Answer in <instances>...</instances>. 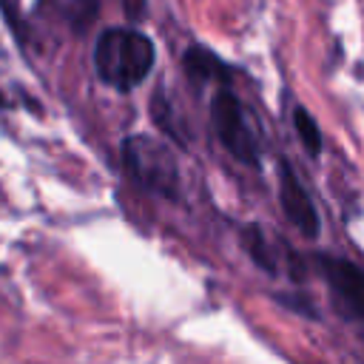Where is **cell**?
Returning <instances> with one entry per match:
<instances>
[{
  "instance_id": "cell-1",
  "label": "cell",
  "mask_w": 364,
  "mask_h": 364,
  "mask_svg": "<svg viewBox=\"0 0 364 364\" xmlns=\"http://www.w3.org/2000/svg\"><path fill=\"white\" fill-rule=\"evenodd\" d=\"M154 60H156L154 43L142 31L125 28V26L105 28L94 46L97 77L117 91L136 88L151 74Z\"/></svg>"
},
{
  "instance_id": "cell-2",
  "label": "cell",
  "mask_w": 364,
  "mask_h": 364,
  "mask_svg": "<svg viewBox=\"0 0 364 364\" xmlns=\"http://www.w3.org/2000/svg\"><path fill=\"white\" fill-rule=\"evenodd\" d=\"M122 165L139 188L165 199H179V165L162 139H154L148 134L128 136L122 142Z\"/></svg>"
},
{
  "instance_id": "cell-3",
  "label": "cell",
  "mask_w": 364,
  "mask_h": 364,
  "mask_svg": "<svg viewBox=\"0 0 364 364\" xmlns=\"http://www.w3.org/2000/svg\"><path fill=\"white\" fill-rule=\"evenodd\" d=\"M316 267L330 290V301L338 310V316L347 324H353L364 338V270L350 259L330 253H318Z\"/></svg>"
},
{
  "instance_id": "cell-4",
  "label": "cell",
  "mask_w": 364,
  "mask_h": 364,
  "mask_svg": "<svg viewBox=\"0 0 364 364\" xmlns=\"http://www.w3.org/2000/svg\"><path fill=\"white\" fill-rule=\"evenodd\" d=\"M210 125H213L222 148L233 159H239L242 165H259V145L247 125L245 108H242L239 97L225 85L210 97Z\"/></svg>"
},
{
  "instance_id": "cell-5",
  "label": "cell",
  "mask_w": 364,
  "mask_h": 364,
  "mask_svg": "<svg viewBox=\"0 0 364 364\" xmlns=\"http://www.w3.org/2000/svg\"><path fill=\"white\" fill-rule=\"evenodd\" d=\"M279 205L282 213L287 216V222L307 239H316L321 225H318V213L316 205L310 199V193L304 191V185L299 182V176L287 168V162H279Z\"/></svg>"
},
{
  "instance_id": "cell-6",
  "label": "cell",
  "mask_w": 364,
  "mask_h": 364,
  "mask_svg": "<svg viewBox=\"0 0 364 364\" xmlns=\"http://www.w3.org/2000/svg\"><path fill=\"white\" fill-rule=\"evenodd\" d=\"M185 71L196 82H210V80H222L225 77V65L210 51H205L199 46H191L185 51Z\"/></svg>"
},
{
  "instance_id": "cell-7",
  "label": "cell",
  "mask_w": 364,
  "mask_h": 364,
  "mask_svg": "<svg viewBox=\"0 0 364 364\" xmlns=\"http://www.w3.org/2000/svg\"><path fill=\"white\" fill-rule=\"evenodd\" d=\"M242 239H245V250H247V256H250L262 270H267V273H276V270H279V259H276V253L270 250L267 236H264L256 225H247L245 233H242Z\"/></svg>"
},
{
  "instance_id": "cell-8",
  "label": "cell",
  "mask_w": 364,
  "mask_h": 364,
  "mask_svg": "<svg viewBox=\"0 0 364 364\" xmlns=\"http://www.w3.org/2000/svg\"><path fill=\"white\" fill-rule=\"evenodd\" d=\"M293 125H296V134H299L301 145L307 148V154L310 156H318V151H321V134H318L316 119L304 108H296L293 111Z\"/></svg>"
}]
</instances>
